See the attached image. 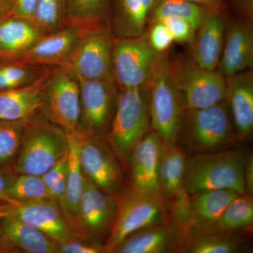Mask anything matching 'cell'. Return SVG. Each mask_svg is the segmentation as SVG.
<instances>
[{
	"label": "cell",
	"instance_id": "obj_43",
	"mask_svg": "<svg viewBox=\"0 0 253 253\" xmlns=\"http://www.w3.org/2000/svg\"><path fill=\"white\" fill-rule=\"evenodd\" d=\"M246 192L253 195V161L252 156H248L245 168Z\"/></svg>",
	"mask_w": 253,
	"mask_h": 253
},
{
	"label": "cell",
	"instance_id": "obj_30",
	"mask_svg": "<svg viewBox=\"0 0 253 253\" xmlns=\"http://www.w3.org/2000/svg\"><path fill=\"white\" fill-rule=\"evenodd\" d=\"M215 6H205L187 0H157L150 14L148 25L163 18L175 17L189 21L197 31Z\"/></svg>",
	"mask_w": 253,
	"mask_h": 253
},
{
	"label": "cell",
	"instance_id": "obj_3",
	"mask_svg": "<svg viewBox=\"0 0 253 253\" xmlns=\"http://www.w3.org/2000/svg\"><path fill=\"white\" fill-rule=\"evenodd\" d=\"M236 140L225 99L210 107L185 110L176 144L193 155L228 149Z\"/></svg>",
	"mask_w": 253,
	"mask_h": 253
},
{
	"label": "cell",
	"instance_id": "obj_39",
	"mask_svg": "<svg viewBox=\"0 0 253 253\" xmlns=\"http://www.w3.org/2000/svg\"><path fill=\"white\" fill-rule=\"evenodd\" d=\"M58 251L59 253H106L104 244L96 240L84 236H78L58 244Z\"/></svg>",
	"mask_w": 253,
	"mask_h": 253
},
{
	"label": "cell",
	"instance_id": "obj_34",
	"mask_svg": "<svg viewBox=\"0 0 253 253\" xmlns=\"http://www.w3.org/2000/svg\"><path fill=\"white\" fill-rule=\"evenodd\" d=\"M27 121H0V170L14 169Z\"/></svg>",
	"mask_w": 253,
	"mask_h": 253
},
{
	"label": "cell",
	"instance_id": "obj_47",
	"mask_svg": "<svg viewBox=\"0 0 253 253\" xmlns=\"http://www.w3.org/2000/svg\"><path fill=\"white\" fill-rule=\"evenodd\" d=\"M187 1L196 3V4L205 5V6H215V5L221 4L224 0H187Z\"/></svg>",
	"mask_w": 253,
	"mask_h": 253
},
{
	"label": "cell",
	"instance_id": "obj_15",
	"mask_svg": "<svg viewBox=\"0 0 253 253\" xmlns=\"http://www.w3.org/2000/svg\"><path fill=\"white\" fill-rule=\"evenodd\" d=\"M230 15L224 0L213 7L198 28L194 41L189 46L191 49L188 56L198 67L217 69L224 46L226 23Z\"/></svg>",
	"mask_w": 253,
	"mask_h": 253
},
{
	"label": "cell",
	"instance_id": "obj_45",
	"mask_svg": "<svg viewBox=\"0 0 253 253\" xmlns=\"http://www.w3.org/2000/svg\"><path fill=\"white\" fill-rule=\"evenodd\" d=\"M1 220V219H0ZM20 253L6 239L0 225V253Z\"/></svg>",
	"mask_w": 253,
	"mask_h": 253
},
{
	"label": "cell",
	"instance_id": "obj_29",
	"mask_svg": "<svg viewBox=\"0 0 253 253\" xmlns=\"http://www.w3.org/2000/svg\"><path fill=\"white\" fill-rule=\"evenodd\" d=\"M66 22L86 28L109 26V0H63Z\"/></svg>",
	"mask_w": 253,
	"mask_h": 253
},
{
	"label": "cell",
	"instance_id": "obj_41",
	"mask_svg": "<svg viewBox=\"0 0 253 253\" xmlns=\"http://www.w3.org/2000/svg\"><path fill=\"white\" fill-rule=\"evenodd\" d=\"M36 1L37 0H16L12 16L32 21Z\"/></svg>",
	"mask_w": 253,
	"mask_h": 253
},
{
	"label": "cell",
	"instance_id": "obj_8",
	"mask_svg": "<svg viewBox=\"0 0 253 253\" xmlns=\"http://www.w3.org/2000/svg\"><path fill=\"white\" fill-rule=\"evenodd\" d=\"M42 113L66 134L80 130L81 95L78 78L61 67L50 69L44 84Z\"/></svg>",
	"mask_w": 253,
	"mask_h": 253
},
{
	"label": "cell",
	"instance_id": "obj_7",
	"mask_svg": "<svg viewBox=\"0 0 253 253\" xmlns=\"http://www.w3.org/2000/svg\"><path fill=\"white\" fill-rule=\"evenodd\" d=\"M161 55L150 45L146 31L136 38H115L113 78L118 89L148 86Z\"/></svg>",
	"mask_w": 253,
	"mask_h": 253
},
{
	"label": "cell",
	"instance_id": "obj_46",
	"mask_svg": "<svg viewBox=\"0 0 253 253\" xmlns=\"http://www.w3.org/2000/svg\"><path fill=\"white\" fill-rule=\"evenodd\" d=\"M11 206L10 202L2 199H0V219L11 215Z\"/></svg>",
	"mask_w": 253,
	"mask_h": 253
},
{
	"label": "cell",
	"instance_id": "obj_22",
	"mask_svg": "<svg viewBox=\"0 0 253 253\" xmlns=\"http://www.w3.org/2000/svg\"><path fill=\"white\" fill-rule=\"evenodd\" d=\"M157 0H109V26L115 38L142 36Z\"/></svg>",
	"mask_w": 253,
	"mask_h": 253
},
{
	"label": "cell",
	"instance_id": "obj_23",
	"mask_svg": "<svg viewBox=\"0 0 253 253\" xmlns=\"http://www.w3.org/2000/svg\"><path fill=\"white\" fill-rule=\"evenodd\" d=\"M239 195L231 189L204 190L190 194L188 201L187 227L216 229L221 214L228 205Z\"/></svg>",
	"mask_w": 253,
	"mask_h": 253
},
{
	"label": "cell",
	"instance_id": "obj_11",
	"mask_svg": "<svg viewBox=\"0 0 253 253\" xmlns=\"http://www.w3.org/2000/svg\"><path fill=\"white\" fill-rule=\"evenodd\" d=\"M188 157L177 144H163L158 173V193L171 215L183 228L188 224L189 195L184 187Z\"/></svg>",
	"mask_w": 253,
	"mask_h": 253
},
{
	"label": "cell",
	"instance_id": "obj_33",
	"mask_svg": "<svg viewBox=\"0 0 253 253\" xmlns=\"http://www.w3.org/2000/svg\"><path fill=\"white\" fill-rule=\"evenodd\" d=\"M4 200L10 203L55 201L41 176L25 174H18L6 191Z\"/></svg>",
	"mask_w": 253,
	"mask_h": 253
},
{
	"label": "cell",
	"instance_id": "obj_38",
	"mask_svg": "<svg viewBox=\"0 0 253 253\" xmlns=\"http://www.w3.org/2000/svg\"><path fill=\"white\" fill-rule=\"evenodd\" d=\"M158 21H161L167 27L174 42L189 46L192 44L196 31L189 21L175 17L163 18Z\"/></svg>",
	"mask_w": 253,
	"mask_h": 253
},
{
	"label": "cell",
	"instance_id": "obj_18",
	"mask_svg": "<svg viewBox=\"0 0 253 253\" xmlns=\"http://www.w3.org/2000/svg\"><path fill=\"white\" fill-rule=\"evenodd\" d=\"M253 20L231 14L217 69L225 77L253 69Z\"/></svg>",
	"mask_w": 253,
	"mask_h": 253
},
{
	"label": "cell",
	"instance_id": "obj_20",
	"mask_svg": "<svg viewBox=\"0 0 253 253\" xmlns=\"http://www.w3.org/2000/svg\"><path fill=\"white\" fill-rule=\"evenodd\" d=\"M163 142L157 133L151 131L129 154V189L146 194L158 193V173Z\"/></svg>",
	"mask_w": 253,
	"mask_h": 253
},
{
	"label": "cell",
	"instance_id": "obj_24",
	"mask_svg": "<svg viewBox=\"0 0 253 253\" xmlns=\"http://www.w3.org/2000/svg\"><path fill=\"white\" fill-rule=\"evenodd\" d=\"M49 71L30 85L0 91V121H26L41 111L44 82Z\"/></svg>",
	"mask_w": 253,
	"mask_h": 253
},
{
	"label": "cell",
	"instance_id": "obj_6",
	"mask_svg": "<svg viewBox=\"0 0 253 253\" xmlns=\"http://www.w3.org/2000/svg\"><path fill=\"white\" fill-rule=\"evenodd\" d=\"M171 217L167 205L159 195L142 194L128 187L120 197L116 221L105 241V251L112 253L131 234Z\"/></svg>",
	"mask_w": 253,
	"mask_h": 253
},
{
	"label": "cell",
	"instance_id": "obj_36",
	"mask_svg": "<svg viewBox=\"0 0 253 253\" xmlns=\"http://www.w3.org/2000/svg\"><path fill=\"white\" fill-rule=\"evenodd\" d=\"M68 173V154L66 153L52 168L42 176L55 201L61 203L66 190Z\"/></svg>",
	"mask_w": 253,
	"mask_h": 253
},
{
	"label": "cell",
	"instance_id": "obj_14",
	"mask_svg": "<svg viewBox=\"0 0 253 253\" xmlns=\"http://www.w3.org/2000/svg\"><path fill=\"white\" fill-rule=\"evenodd\" d=\"M119 201V196L104 192L84 176L78 208V227L81 234L98 241H106L116 221Z\"/></svg>",
	"mask_w": 253,
	"mask_h": 253
},
{
	"label": "cell",
	"instance_id": "obj_10",
	"mask_svg": "<svg viewBox=\"0 0 253 253\" xmlns=\"http://www.w3.org/2000/svg\"><path fill=\"white\" fill-rule=\"evenodd\" d=\"M115 37L108 26L84 32L63 68L78 80H114L113 69Z\"/></svg>",
	"mask_w": 253,
	"mask_h": 253
},
{
	"label": "cell",
	"instance_id": "obj_1",
	"mask_svg": "<svg viewBox=\"0 0 253 253\" xmlns=\"http://www.w3.org/2000/svg\"><path fill=\"white\" fill-rule=\"evenodd\" d=\"M152 131L163 144L177 142L184 109L179 82V56L170 50L161 54L149 85Z\"/></svg>",
	"mask_w": 253,
	"mask_h": 253
},
{
	"label": "cell",
	"instance_id": "obj_42",
	"mask_svg": "<svg viewBox=\"0 0 253 253\" xmlns=\"http://www.w3.org/2000/svg\"><path fill=\"white\" fill-rule=\"evenodd\" d=\"M17 176L14 169L0 170V199L4 200L6 191Z\"/></svg>",
	"mask_w": 253,
	"mask_h": 253
},
{
	"label": "cell",
	"instance_id": "obj_44",
	"mask_svg": "<svg viewBox=\"0 0 253 253\" xmlns=\"http://www.w3.org/2000/svg\"><path fill=\"white\" fill-rule=\"evenodd\" d=\"M16 0H0V21L11 16Z\"/></svg>",
	"mask_w": 253,
	"mask_h": 253
},
{
	"label": "cell",
	"instance_id": "obj_21",
	"mask_svg": "<svg viewBox=\"0 0 253 253\" xmlns=\"http://www.w3.org/2000/svg\"><path fill=\"white\" fill-rule=\"evenodd\" d=\"M226 101L238 139L249 137L253 129V72L246 70L226 77Z\"/></svg>",
	"mask_w": 253,
	"mask_h": 253
},
{
	"label": "cell",
	"instance_id": "obj_9",
	"mask_svg": "<svg viewBox=\"0 0 253 253\" xmlns=\"http://www.w3.org/2000/svg\"><path fill=\"white\" fill-rule=\"evenodd\" d=\"M73 134L84 175L104 192L121 197L126 190L125 176L111 148L104 139L89 133L79 130Z\"/></svg>",
	"mask_w": 253,
	"mask_h": 253
},
{
	"label": "cell",
	"instance_id": "obj_28",
	"mask_svg": "<svg viewBox=\"0 0 253 253\" xmlns=\"http://www.w3.org/2000/svg\"><path fill=\"white\" fill-rule=\"evenodd\" d=\"M68 140V173L64 195L59 206L73 227H78V208L84 189V176L78 156L77 141L73 134H67ZM83 235V234H82ZM84 236V235H83Z\"/></svg>",
	"mask_w": 253,
	"mask_h": 253
},
{
	"label": "cell",
	"instance_id": "obj_17",
	"mask_svg": "<svg viewBox=\"0 0 253 253\" xmlns=\"http://www.w3.org/2000/svg\"><path fill=\"white\" fill-rule=\"evenodd\" d=\"M89 28L66 23L57 31L42 36L19 61L44 67L63 68Z\"/></svg>",
	"mask_w": 253,
	"mask_h": 253
},
{
	"label": "cell",
	"instance_id": "obj_37",
	"mask_svg": "<svg viewBox=\"0 0 253 253\" xmlns=\"http://www.w3.org/2000/svg\"><path fill=\"white\" fill-rule=\"evenodd\" d=\"M146 31L150 45L155 51L159 54H164L171 49L174 40L162 22L154 21L149 23Z\"/></svg>",
	"mask_w": 253,
	"mask_h": 253
},
{
	"label": "cell",
	"instance_id": "obj_4",
	"mask_svg": "<svg viewBox=\"0 0 253 253\" xmlns=\"http://www.w3.org/2000/svg\"><path fill=\"white\" fill-rule=\"evenodd\" d=\"M151 131L147 86L118 89L106 136L114 154L126 162L132 150Z\"/></svg>",
	"mask_w": 253,
	"mask_h": 253
},
{
	"label": "cell",
	"instance_id": "obj_19",
	"mask_svg": "<svg viewBox=\"0 0 253 253\" xmlns=\"http://www.w3.org/2000/svg\"><path fill=\"white\" fill-rule=\"evenodd\" d=\"M184 229L171 217L136 231L118 244L114 253H179Z\"/></svg>",
	"mask_w": 253,
	"mask_h": 253
},
{
	"label": "cell",
	"instance_id": "obj_31",
	"mask_svg": "<svg viewBox=\"0 0 253 253\" xmlns=\"http://www.w3.org/2000/svg\"><path fill=\"white\" fill-rule=\"evenodd\" d=\"M50 68L0 58V91L30 85L46 75Z\"/></svg>",
	"mask_w": 253,
	"mask_h": 253
},
{
	"label": "cell",
	"instance_id": "obj_32",
	"mask_svg": "<svg viewBox=\"0 0 253 253\" xmlns=\"http://www.w3.org/2000/svg\"><path fill=\"white\" fill-rule=\"evenodd\" d=\"M253 224L252 195H239L228 205L216 225V229L224 234L235 236L241 231H251Z\"/></svg>",
	"mask_w": 253,
	"mask_h": 253
},
{
	"label": "cell",
	"instance_id": "obj_25",
	"mask_svg": "<svg viewBox=\"0 0 253 253\" xmlns=\"http://www.w3.org/2000/svg\"><path fill=\"white\" fill-rule=\"evenodd\" d=\"M44 36L33 21L11 16L0 21V58L20 60Z\"/></svg>",
	"mask_w": 253,
	"mask_h": 253
},
{
	"label": "cell",
	"instance_id": "obj_40",
	"mask_svg": "<svg viewBox=\"0 0 253 253\" xmlns=\"http://www.w3.org/2000/svg\"><path fill=\"white\" fill-rule=\"evenodd\" d=\"M231 14L253 20V0H225Z\"/></svg>",
	"mask_w": 253,
	"mask_h": 253
},
{
	"label": "cell",
	"instance_id": "obj_35",
	"mask_svg": "<svg viewBox=\"0 0 253 253\" xmlns=\"http://www.w3.org/2000/svg\"><path fill=\"white\" fill-rule=\"evenodd\" d=\"M32 21L42 35L61 29L67 23L63 0H37Z\"/></svg>",
	"mask_w": 253,
	"mask_h": 253
},
{
	"label": "cell",
	"instance_id": "obj_5",
	"mask_svg": "<svg viewBox=\"0 0 253 253\" xmlns=\"http://www.w3.org/2000/svg\"><path fill=\"white\" fill-rule=\"evenodd\" d=\"M68 151L66 131L40 111L26 123L15 172L42 176Z\"/></svg>",
	"mask_w": 253,
	"mask_h": 253
},
{
	"label": "cell",
	"instance_id": "obj_16",
	"mask_svg": "<svg viewBox=\"0 0 253 253\" xmlns=\"http://www.w3.org/2000/svg\"><path fill=\"white\" fill-rule=\"evenodd\" d=\"M10 206L12 215L39 229L57 244L84 236L73 227L57 201L10 203Z\"/></svg>",
	"mask_w": 253,
	"mask_h": 253
},
{
	"label": "cell",
	"instance_id": "obj_26",
	"mask_svg": "<svg viewBox=\"0 0 253 253\" xmlns=\"http://www.w3.org/2000/svg\"><path fill=\"white\" fill-rule=\"evenodd\" d=\"M0 225L6 239L20 253H59L56 241L12 214L1 219Z\"/></svg>",
	"mask_w": 253,
	"mask_h": 253
},
{
	"label": "cell",
	"instance_id": "obj_13",
	"mask_svg": "<svg viewBox=\"0 0 253 253\" xmlns=\"http://www.w3.org/2000/svg\"><path fill=\"white\" fill-rule=\"evenodd\" d=\"M179 82L184 109L210 107L226 99V77L218 69L198 67L189 58L179 56Z\"/></svg>",
	"mask_w": 253,
	"mask_h": 253
},
{
	"label": "cell",
	"instance_id": "obj_27",
	"mask_svg": "<svg viewBox=\"0 0 253 253\" xmlns=\"http://www.w3.org/2000/svg\"><path fill=\"white\" fill-rule=\"evenodd\" d=\"M242 242L236 236L217 229L189 226L184 229L179 253H235L242 249Z\"/></svg>",
	"mask_w": 253,
	"mask_h": 253
},
{
	"label": "cell",
	"instance_id": "obj_12",
	"mask_svg": "<svg viewBox=\"0 0 253 253\" xmlns=\"http://www.w3.org/2000/svg\"><path fill=\"white\" fill-rule=\"evenodd\" d=\"M78 81L81 95L80 130L106 140L116 106L117 84L114 80Z\"/></svg>",
	"mask_w": 253,
	"mask_h": 253
},
{
	"label": "cell",
	"instance_id": "obj_2",
	"mask_svg": "<svg viewBox=\"0 0 253 253\" xmlns=\"http://www.w3.org/2000/svg\"><path fill=\"white\" fill-rule=\"evenodd\" d=\"M248 156L242 151L226 149L191 155L188 158L184 187L188 194L211 189L246 192L245 168Z\"/></svg>",
	"mask_w": 253,
	"mask_h": 253
}]
</instances>
